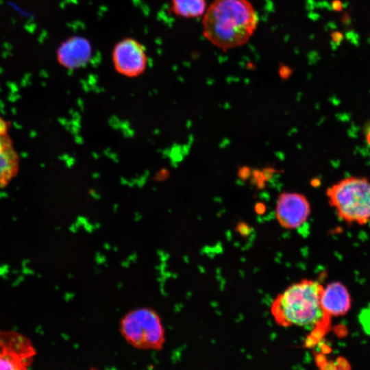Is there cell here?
I'll return each instance as SVG.
<instances>
[{
    "label": "cell",
    "instance_id": "30bf717a",
    "mask_svg": "<svg viewBox=\"0 0 370 370\" xmlns=\"http://www.w3.org/2000/svg\"><path fill=\"white\" fill-rule=\"evenodd\" d=\"M19 161L9 134H0V189L7 186L17 175Z\"/></svg>",
    "mask_w": 370,
    "mask_h": 370
},
{
    "label": "cell",
    "instance_id": "52a82bcc",
    "mask_svg": "<svg viewBox=\"0 0 370 370\" xmlns=\"http://www.w3.org/2000/svg\"><path fill=\"white\" fill-rule=\"evenodd\" d=\"M310 213V205L305 195L298 193H282L278 197L275 216L284 228L296 229L303 225Z\"/></svg>",
    "mask_w": 370,
    "mask_h": 370
},
{
    "label": "cell",
    "instance_id": "4fadbf2b",
    "mask_svg": "<svg viewBox=\"0 0 370 370\" xmlns=\"http://www.w3.org/2000/svg\"><path fill=\"white\" fill-rule=\"evenodd\" d=\"M250 174V169L246 166H243L238 170V176L243 180L247 179Z\"/></svg>",
    "mask_w": 370,
    "mask_h": 370
},
{
    "label": "cell",
    "instance_id": "7c38bea8",
    "mask_svg": "<svg viewBox=\"0 0 370 370\" xmlns=\"http://www.w3.org/2000/svg\"><path fill=\"white\" fill-rule=\"evenodd\" d=\"M11 127V123L9 121L5 120L0 117V134H8Z\"/></svg>",
    "mask_w": 370,
    "mask_h": 370
},
{
    "label": "cell",
    "instance_id": "5bb4252c",
    "mask_svg": "<svg viewBox=\"0 0 370 370\" xmlns=\"http://www.w3.org/2000/svg\"><path fill=\"white\" fill-rule=\"evenodd\" d=\"M365 138L367 143L370 145V123L367 125L365 130Z\"/></svg>",
    "mask_w": 370,
    "mask_h": 370
},
{
    "label": "cell",
    "instance_id": "5b68a950",
    "mask_svg": "<svg viewBox=\"0 0 370 370\" xmlns=\"http://www.w3.org/2000/svg\"><path fill=\"white\" fill-rule=\"evenodd\" d=\"M36 349L23 334L0 330V370H30Z\"/></svg>",
    "mask_w": 370,
    "mask_h": 370
},
{
    "label": "cell",
    "instance_id": "3957f363",
    "mask_svg": "<svg viewBox=\"0 0 370 370\" xmlns=\"http://www.w3.org/2000/svg\"><path fill=\"white\" fill-rule=\"evenodd\" d=\"M326 195L344 221L364 225L370 221V180L367 177H345L330 186Z\"/></svg>",
    "mask_w": 370,
    "mask_h": 370
},
{
    "label": "cell",
    "instance_id": "9c48e42d",
    "mask_svg": "<svg viewBox=\"0 0 370 370\" xmlns=\"http://www.w3.org/2000/svg\"><path fill=\"white\" fill-rule=\"evenodd\" d=\"M321 304L328 317L346 314L351 307V298L347 288L339 282H333L323 287Z\"/></svg>",
    "mask_w": 370,
    "mask_h": 370
},
{
    "label": "cell",
    "instance_id": "7a4b0ae2",
    "mask_svg": "<svg viewBox=\"0 0 370 370\" xmlns=\"http://www.w3.org/2000/svg\"><path fill=\"white\" fill-rule=\"evenodd\" d=\"M323 286L318 281L302 280L278 295L271 306V314L280 326L311 327L325 318L321 304Z\"/></svg>",
    "mask_w": 370,
    "mask_h": 370
},
{
    "label": "cell",
    "instance_id": "8fae6325",
    "mask_svg": "<svg viewBox=\"0 0 370 370\" xmlns=\"http://www.w3.org/2000/svg\"><path fill=\"white\" fill-rule=\"evenodd\" d=\"M206 0H171L173 13L184 18L203 16L207 9Z\"/></svg>",
    "mask_w": 370,
    "mask_h": 370
},
{
    "label": "cell",
    "instance_id": "277c9868",
    "mask_svg": "<svg viewBox=\"0 0 370 370\" xmlns=\"http://www.w3.org/2000/svg\"><path fill=\"white\" fill-rule=\"evenodd\" d=\"M119 331L130 345L145 350H160L165 342L161 317L152 307L140 306L129 310L121 317Z\"/></svg>",
    "mask_w": 370,
    "mask_h": 370
},
{
    "label": "cell",
    "instance_id": "8992f818",
    "mask_svg": "<svg viewBox=\"0 0 370 370\" xmlns=\"http://www.w3.org/2000/svg\"><path fill=\"white\" fill-rule=\"evenodd\" d=\"M112 60L115 70L127 77L139 76L148 64L145 47L132 38H125L116 43L112 49Z\"/></svg>",
    "mask_w": 370,
    "mask_h": 370
},
{
    "label": "cell",
    "instance_id": "ba28073f",
    "mask_svg": "<svg viewBox=\"0 0 370 370\" xmlns=\"http://www.w3.org/2000/svg\"><path fill=\"white\" fill-rule=\"evenodd\" d=\"M92 48L86 38L74 36L64 40L57 49L58 63L67 69L81 68L90 60Z\"/></svg>",
    "mask_w": 370,
    "mask_h": 370
},
{
    "label": "cell",
    "instance_id": "6da1fadb",
    "mask_svg": "<svg viewBox=\"0 0 370 370\" xmlns=\"http://www.w3.org/2000/svg\"><path fill=\"white\" fill-rule=\"evenodd\" d=\"M202 17L205 38L225 51L245 45L259 21L249 0H213Z\"/></svg>",
    "mask_w": 370,
    "mask_h": 370
}]
</instances>
